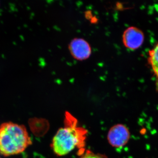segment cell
<instances>
[{
	"mask_svg": "<svg viewBox=\"0 0 158 158\" xmlns=\"http://www.w3.org/2000/svg\"><path fill=\"white\" fill-rule=\"evenodd\" d=\"M64 122V127L58 130L53 138V151L58 156H62L77 148L81 155L85 151L88 131L79 126L77 119L69 112H65Z\"/></svg>",
	"mask_w": 158,
	"mask_h": 158,
	"instance_id": "obj_1",
	"label": "cell"
},
{
	"mask_svg": "<svg viewBox=\"0 0 158 158\" xmlns=\"http://www.w3.org/2000/svg\"><path fill=\"white\" fill-rule=\"evenodd\" d=\"M147 61L158 86V42L148 52Z\"/></svg>",
	"mask_w": 158,
	"mask_h": 158,
	"instance_id": "obj_6",
	"label": "cell"
},
{
	"mask_svg": "<svg viewBox=\"0 0 158 158\" xmlns=\"http://www.w3.org/2000/svg\"><path fill=\"white\" fill-rule=\"evenodd\" d=\"M144 35L141 29L130 27L123 32V42L124 46L130 50L138 49L144 43Z\"/></svg>",
	"mask_w": 158,
	"mask_h": 158,
	"instance_id": "obj_4",
	"label": "cell"
},
{
	"mask_svg": "<svg viewBox=\"0 0 158 158\" xmlns=\"http://www.w3.org/2000/svg\"><path fill=\"white\" fill-rule=\"evenodd\" d=\"M80 158H108L106 156L100 153H94L89 150H85Z\"/></svg>",
	"mask_w": 158,
	"mask_h": 158,
	"instance_id": "obj_7",
	"label": "cell"
},
{
	"mask_svg": "<svg viewBox=\"0 0 158 158\" xmlns=\"http://www.w3.org/2000/svg\"><path fill=\"white\" fill-rule=\"evenodd\" d=\"M70 50L74 57L78 60L87 59L91 53L90 45L83 39L73 40L70 43Z\"/></svg>",
	"mask_w": 158,
	"mask_h": 158,
	"instance_id": "obj_5",
	"label": "cell"
},
{
	"mask_svg": "<svg viewBox=\"0 0 158 158\" xmlns=\"http://www.w3.org/2000/svg\"><path fill=\"white\" fill-rule=\"evenodd\" d=\"M32 144L27 128L12 122L4 123L0 126V154L9 157L25 151Z\"/></svg>",
	"mask_w": 158,
	"mask_h": 158,
	"instance_id": "obj_2",
	"label": "cell"
},
{
	"mask_svg": "<svg viewBox=\"0 0 158 158\" xmlns=\"http://www.w3.org/2000/svg\"><path fill=\"white\" fill-rule=\"evenodd\" d=\"M131 138L129 130L124 124L118 123L110 128L107 135L110 145L114 148H121L127 144Z\"/></svg>",
	"mask_w": 158,
	"mask_h": 158,
	"instance_id": "obj_3",
	"label": "cell"
}]
</instances>
